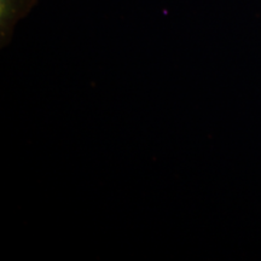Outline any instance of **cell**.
<instances>
[{
    "instance_id": "cell-1",
    "label": "cell",
    "mask_w": 261,
    "mask_h": 261,
    "mask_svg": "<svg viewBox=\"0 0 261 261\" xmlns=\"http://www.w3.org/2000/svg\"><path fill=\"white\" fill-rule=\"evenodd\" d=\"M38 0H0V47L9 46L22 19L31 14Z\"/></svg>"
}]
</instances>
